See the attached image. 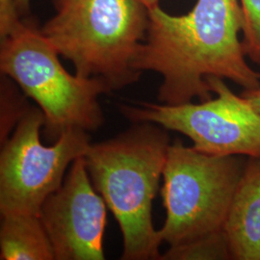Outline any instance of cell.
Listing matches in <instances>:
<instances>
[{
    "label": "cell",
    "instance_id": "1",
    "mask_svg": "<svg viewBox=\"0 0 260 260\" xmlns=\"http://www.w3.org/2000/svg\"><path fill=\"white\" fill-rule=\"evenodd\" d=\"M239 0H197L185 15L159 5L149 9V25L135 67L161 75L159 103L178 105L212 99L209 77L229 79L244 90L260 87V73L246 60Z\"/></svg>",
    "mask_w": 260,
    "mask_h": 260
},
{
    "label": "cell",
    "instance_id": "2",
    "mask_svg": "<svg viewBox=\"0 0 260 260\" xmlns=\"http://www.w3.org/2000/svg\"><path fill=\"white\" fill-rule=\"evenodd\" d=\"M164 127L138 122L113 139L91 144L84 155L95 190L120 225L121 259H159L162 244L152 223V203L171 144Z\"/></svg>",
    "mask_w": 260,
    "mask_h": 260
},
{
    "label": "cell",
    "instance_id": "3",
    "mask_svg": "<svg viewBox=\"0 0 260 260\" xmlns=\"http://www.w3.org/2000/svg\"><path fill=\"white\" fill-rule=\"evenodd\" d=\"M54 15L41 28L75 75L103 79L112 91L139 80L135 63L149 25L139 0H51Z\"/></svg>",
    "mask_w": 260,
    "mask_h": 260
},
{
    "label": "cell",
    "instance_id": "4",
    "mask_svg": "<svg viewBox=\"0 0 260 260\" xmlns=\"http://www.w3.org/2000/svg\"><path fill=\"white\" fill-rule=\"evenodd\" d=\"M0 71L37 103L49 139L56 141L71 128L88 132L103 125L99 98L111 93L110 87L101 78L68 73L34 20L24 18L0 41Z\"/></svg>",
    "mask_w": 260,
    "mask_h": 260
},
{
    "label": "cell",
    "instance_id": "5",
    "mask_svg": "<svg viewBox=\"0 0 260 260\" xmlns=\"http://www.w3.org/2000/svg\"><path fill=\"white\" fill-rule=\"evenodd\" d=\"M247 158L206 154L178 139L171 143L161 189L166 209L161 243L172 247L223 231Z\"/></svg>",
    "mask_w": 260,
    "mask_h": 260
},
{
    "label": "cell",
    "instance_id": "6",
    "mask_svg": "<svg viewBox=\"0 0 260 260\" xmlns=\"http://www.w3.org/2000/svg\"><path fill=\"white\" fill-rule=\"evenodd\" d=\"M45 116L30 107L2 144L0 155V212L40 215L47 198L63 184L66 170L91 146L87 131L71 128L52 146L40 139Z\"/></svg>",
    "mask_w": 260,
    "mask_h": 260
},
{
    "label": "cell",
    "instance_id": "7",
    "mask_svg": "<svg viewBox=\"0 0 260 260\" xmlns=\"http://www.w3.org/2000/svg\"><path fill=\"white\" fill-rule=\"evenodd\" d=\"M207 82L215 98L205 102H141L121 105L120 110L134 123L152 122L185 135L194 149L206 154L260 158V112L233 93L223 78L209 77Z\"/></svg>",
    "mask_w": 260,
    "mask_h": 260
},
{
    "label": "cell",
    "instance_id": "8",
    "mask_svg": "<svg viewBox=\"0 0 260 260\" xmlns=\"http://www.w3.org/2000/svg\"><path fill=\"white\" fill-rule=\"evenodd\" d=\"M95 190L84 156L75 159L61 187L41 208L40 219L56 260H103L107 205Z\"/></svg>",
    "mask_w": 260,
    "mask_h": 260
},
{
    "label": "cell",
    "instance_id": "9",
    "mask_svg": "<svg viewBox=\"0 0 260 260\" xmlns=\"http://www.w3.org/2000/svg\"><path fill=\"white\" fill-rule=\"evenodd\" d=\"M223 230L233 259L260 260V158H247Z\"/></svg>",
    "mask_w": 260,
    "mask_h": 260
},
{
    "label": "cell",
    "instance_id": "10",
    "mask_svg": "<svg viewBox=\"0 0 260 260\" xmlns=\"http://www.w3.org/2000/svg\"><path fill=\"white\" fill-rule=\"evenodd\" d=\"M1 216L0 259H55L40 216L18 213Z\"/></svg>",
    "mask_w": 260,
    "mask_h": 260
},
{
    "label": "cell",
    "instance_id": "11",
    "mask_svg": "<svg viewBox=\"0 0 260 260\" xmlns=\"http://www.w3.org/2000/svg\"><path fill=\"white\" fill-rule=\"evenodd\" d=\"M162 260L233 259L223 231L208 233L191 241L172 246L160 255Z\"/></svg>",
    "mask_w": 260,
    "mask_h": 260
},
{
    "label": "cell",
    "instance_id": "12",
    "mask_svg": "<svg viewBox=\"0 0 260 260\" xmlns=\"http://www.w3.org/2000/svg\"><path fill=\"white\" fill-rule=\"evenodd\" d=\"M17 84L6 75L1 78V122L0 140L3 144L10 137L11 130L17 126L30 106L19 93Z\"/></svg>",
    "mask_w": 260,
    "mask_h": 260
},
{
    "label": "cell",
    "instance_id": "13",
    "mask_svg": "<svg viewBox=\"0 0 260 260\" xmlns=\"http://www.w3.org/2000/svg\"><path fill=\"white\" fill-rule=\"evenodd\" d=\"M243 12V46L246 56L260 66V0H239Z\"/></svg>",
    "mask_w": 260,
    "mask_h": 260
},
{
    "label": "cell",
    "instance_id": "14",
    "mask_svg": "<svg viewBox=\"0 0 260 260\" xmlns=\"http://www.w3.org/2000/svg\"><path fill=\"white\" fill-rule=\"evenodd\" d=\"M23 19L15 0H0V41L11 35Z\"/></svg>",
    "mask_w": 260,
    "mask_h": 260
},
{
    "label": "cell",
    "instance_id": "15",
    "mask_svg": "<svg viewBox=\"0 0 260 260\" xmlns=\"http://www.w3.org/2000/svg\"><path fill=\"white\" fill-rule=\"evenodd\" d=\"M240 94L248 100L256 110L260 112V87L255 89L244 90Z\"/></svg>",
    "mask_w": 260,
    "mask_h": 260
},
{
    "label": "cell",
    "instance_id": "16",
    "mask_svg": "<svg viewBox=\"0 0 260 260\" xmlns=\"http://www.w3.org/2000/svg\"><path fill=\"white\" fill-rule=\"evenodd\" d=\"M19 12L23 18H27L30 11V0H15Z\"/></svg>",
    "mask_w": 260,
    "mask_h": 260
},
{
    "label": "cell",
    "instance_id": "17",
    "mask_svg": "<svg viewBox=\"0 0 260 260\" xmlns=\"http://www.w3.org/2000/svg\"><path fill=\"white\" fill-rule=\"evenodd\" d=\"M139 1L142 2L148 9H150V8L158 6L161 0H139Z\"/></svg>",
    "mask_w": 260,
    "mask_h": 260
}]
</instances>
